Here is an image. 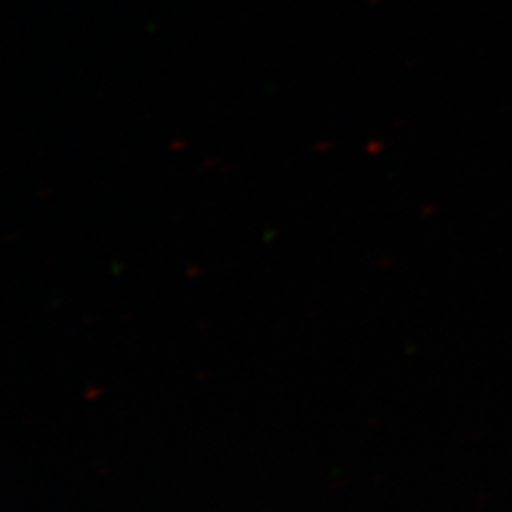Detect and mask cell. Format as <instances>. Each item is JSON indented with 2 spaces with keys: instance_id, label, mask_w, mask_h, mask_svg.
<instances>
[]
</instances>
